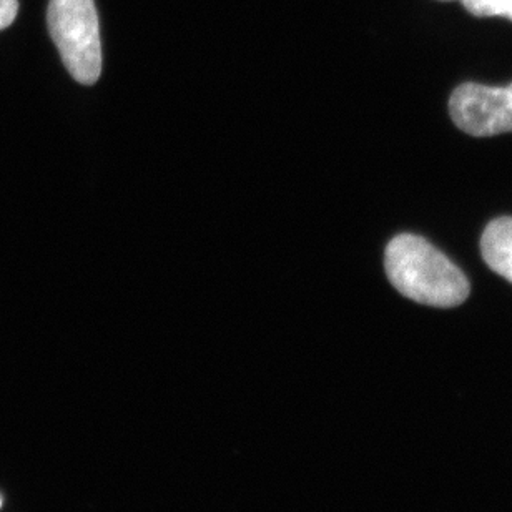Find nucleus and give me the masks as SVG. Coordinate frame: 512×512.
<instances>
[{
  "instance_id": "2",
  "label": "nucleus",
  "mask_w": 512,
  "mask_h": 512,
  "mask_svg": "<svg viewBox=\"0 0 512 512\" xmlns=\"http://www.w3.org/2000/svg\"><path fill=\"white\" fill-rule=\"evenodd\" d=\"M47 24L70 75L80 84L94 85L102 72L94 0H50Z\"/></svg>"
},
{
  "instance_id": "5",
  "label": "nucleus",
  "mask_w": 512,
  "mask_h": 512,
  "mask_svg": "<svg viewBox=\"0 0 512 512\" xmlns=\"http://www.w3.org/2000/svg\"><path fill=\"white\" fill-rule=\"evenodd\" d=\"M474 17H504L512 22V0H461Z\"/></svg>"
},
{
  "instance_id": "7",
  "label": "nucleus",
  "mask_w": 512,
  "mask_h": 512,
  "mask_svg": "<svg viewBox=\"0 0 512 512\" xmlns=\"http://www.w3.org/2000/svg\"><path fill=\"white\" fill-rule=\"evenodd\" d=\"M441 2H453V0H441Z\"/></svg>"
},
{
  "instance_id": "4",
  "label": "nucleus",
  "mask_w": 512,
  "mask_h": 512,
  "mask_svg": "<svg viewBox=\"0 0 512 512\" xmlns=\"http://www.w3.org/2000/svg\"><path fill=\"white\" fill-rule=\"evenodd\" d=\"M486 265L512 283V217L496 218L481 237Z\"/></svg>"
},
{
  "instance_id": "8",
  "label": "nucleus",
  "mask_w": 512,
  "mask_h": 512,
  "mask_svg": "<svg viewBox=\"0 0 512 512\" xmlns=\"http://www.w3.org/2000/svg\"><path fill=\"white\" fill-rule=\"evenodd\" d=\"M0 506H2V501H0Z\"/></svg>"
},
{
  "instance_id": "1",
  "label": "nucleus",
  "mask_w": 512,
  "mask_h": 512,
  "mask_svg": "<svg viewBox=\"0 0 512 512\" xmlns=\"http://www.w3.org/2000/svg\"><path fill=\"white\" fill-rule=\"evenodd\" d=\"M384 270L401 295L421 305L453 308L463 305L471 291L463 271L413 233H403L388 243Z\"/></svg>"
},
{
  "instance_id": "6",
  "label": "nucleus",
  "mask_w": 512,
  "mask_h": 512,
  "mask_svg": "<svg viewBox=\"0 0 512 512\" xmlns=\"http://www.w3.org/2000/svg\"><path fill=\"white\" fill-rule=\"evenodd\" d=\"M19 12L17 0H0V30L9 27Z\"/></svg>"
},
{
  "instance_id": "3",
  "label": "nucleus",
  "mask_w": 512,
  "mask_h": 512,
  "mask_svg": "<svg viewBox=\"0 0 512 512\" xmlns=\"http://www.w3.org/2000/svg\"><path fill=\"white\" fill-rule=\"evenodd\" d=\"M449 114L456 127L473 137L512 132V84L508 87L459 85L449 99Z\"/></svg>"
}]
</instances>
